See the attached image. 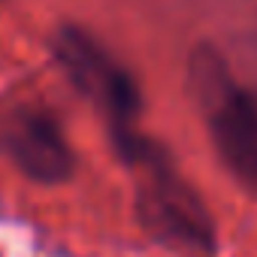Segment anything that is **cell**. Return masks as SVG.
Segmentation results:
<instances>
[{
  "label": "cell",
  "mask_w": 257,
  "mask_h": 257,
  "mask_svg": "<svg viewBox=\"0 0 257 257\" xmlns=\"http://www.w3.org/2000/svg\"><path fill=\"white\" fill-rule=\"evenodd\" d=\"M58 58L64 70L70 73V79L79 85V91L88 94L103 109V115L112 121L121 152L131 143H137L140 137L134 134V118L140 109V94H137L134 79L127 76V70L118 61H112L94 37L76 28L61 31Z\"/></svg>",
  "instance_id": "3957f363"
},
{
  "label": "cell",
  "mask_w": 257,
  "mask_h": 257,
  "mask_svg": "<svg viewBox=\"0 0 257 257\" xmlns=\"http://www.w3.org/2000/svg\"><path fill=\"white\" fill-rule=\"evenodd\" d=\"M191 76L224 167L242 185L257 188V94L239 88L212 52L194 55Z\"/></svg>",
  "instance_id": "7a4b0ae2"
},
{
  "label": "cell",
  "mask_w": 257,
  "mask_h": 257,
  "mask_svg": "<svg viewBox=\"0 0 257 257\" xmlns=\"http://www.w3.org/2000/svg\"><path fill=\"white\" fill-rule=\"evenodd\" d=\"M124 155L140 167L137 209L143 227L173 251L188 257H209L215 251V224L197 191L146 140L127 146Z\"/></svg>",
  "instance_id": "6da1fadb"
},
{
  "label": "cell",
  "mask_w": 257,
  "mask_h": 257,
  "mask_svg": "<svg viewBox=\"0 0 257 257\" xmlns=\"http://www.w3.org/2000/svg\"><path fill=\"white\" fill-rule=\"evenodd\" d=\"M7 158L34 182H64L73 170V152L58 118L40 106H16L0 124Z\"/></svg>",
  "instance_id": "277c9868"
}]
</instances>
